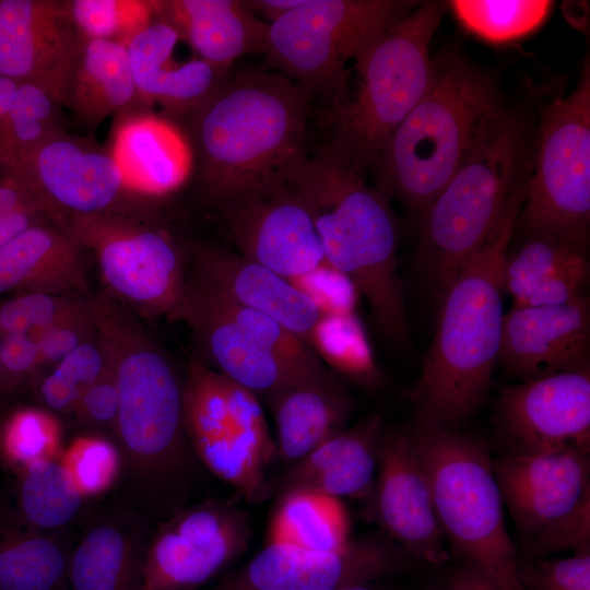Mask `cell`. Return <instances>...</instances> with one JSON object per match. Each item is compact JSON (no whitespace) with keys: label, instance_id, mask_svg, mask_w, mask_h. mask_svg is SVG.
<instances>
[{"label":"cell","instance_id":"obj_1","mask_svg":"<svg viewBox=\"0 0 590 590\" xmlns=\"http://www.w3.org/2000/svg\"><path fill=\"white\" fill-rule=\"evenodd\" d=\"M530 169L516 182L485 241L441 299L436 333L410 391L414 429L460 430L486 401L498 358L502 272L523 205Z\"/></svg>","mask_w":590,"mask_h":590},{"label":"cell","instance_id":"obj_2","mask_svg":"<svg viewBox=\"0 0 590 590\" xmlns=\"http://www.w3.org/2000/svg\"><path fill=\"white\" fill-rule=\"evenodd\" d=\"M311 99L280 72L228 76L191 115L199 178L221 210L281 177L306 154Z\"/></svg>","mask_w":590,"mask_h":590},{"label":"cell","instance_id":"obj_3","mask_svg":"<svg viewBox=\"0 0 590 590\" xmlns=\"http://www.w3.org/2000/svg\"><path fill=\"white\" fill-rule=\"evenodd\" d=\"M281 177L308 206L326 260L355 283L382 335L408 347L410 327L397 258L399 223L390 199L326 144L293 161Z\"/></svg>","mask_w":590,"mask_h":590},{"label":"cell","instance_id":"obj_4","mask_svg":"<svg viewBox=\"0 0 590 590\" xmlns=\"http://www.w3.org/2000/svg\"><path fill=\"white\" fill-rule=\"evenodd\" d=\"M508 111L489 80L461 59L437 66L428 92L385 143L378 189L421 217Z\"/></svg>","mask_w":590,"mask_h":590},{"label":"cell","instance_id":"obj_5","mask_svg":"<svg viewBox=\"0 0 590 590\" xmlns=\"http://www.w3.org/2000/svg\"><path fill=\"white\" fill-rule=\"evenodd\" d=\"M448 2L417 3L353 60L330 105L332 151L364 172L430 88L437 63L429 45Z\"/></svg>","mask_w":590,"mask_h":590},{"label":"cell","instance_id":"obj_6","mask_svg":"<svg viewBox=\"0 0 590 590\" xmlns=\"http://www.w3.org/2000/svg\"><path fill=\"white\" fill-rule=\"evenodd\" d=\"M428 481L446 540L499 590H523L517 547L486 444L461 430L408 434Z\"/></svg>","mask_w":590,"mask_h":590},{"label":"cell","instance_id":"obj_7","mask_svg":"<svg viewBox=\"0 0 590 590\" xmlns=\"http://www.w3.org/2000/svg\"><path fill=\"white\" fill-rule=\"evenodd\" d=\"M117 356L118 411L114 432L121 462L144 494L179 487L191 465L182 389L167 358L107 310Z\"/></svg>","mask_w":590,"mask_h":590},{"label":"cell","instance_id":"obj_8","mask_svg":"<svg viewBox=\"0 0 590 590\" xmlns=\"http://www.w3.org/2000/svg\"><path fill=\"white\" fill-rule=\"evenodd\" d=\"M528 163L524 123L507 113L421 217L420 266L439 298L488 237Z\"/></svg>","mask_w":590,"mask_h":590},{"label":"cell","instance_id":"obj_9","mask_svg":"<svg viewBox=\"0 0 590 590\" xmlns=\"http://www.w3.org/2000/svg\"><path fill=\"white\" fill-rule=\"evenodd\" d=\"M418 2L306 0L269 24L264 66L292 80L312 101L339 97L347 64Z\"/></svg>","mask_w":590,"mask_h":590},{"label":"cell","instance_id":"obj_10","mask_svg":"<svg viewBox=\"0 0 590 590\" xmlns=\"http://www.w3.org/2000/svg\"><path fill=\"white\" fill-rule=\"evenodd\" d=\"M589 451L508 452L493 461L522 552L540 558L590 550Z\"/></svg>","mask_w":590,"mask_h":590},{"label":"cell","instance_id":"obj_11","mask_svg":"<svg viewBox=\"0 0 590 590\" xmlns=\"http://www.w3.org/2000/svg\"><path fill=\"white\" fill-rule=\"evenodd\" d=\"M590 221V70L543 109L517 224L526 236L588 240Z\"/></svg>","mask_w":590,"mask_h":590},{"label":"cell","instance_id":"obj_12","mask_svg":"<svg viewBox=\"0 0 590 590\" xmlns=\"http://www.w3.org/2000/svg\"><path fill=\"white\" fill-rule=\"evenodd\" d=\"M98 263L105 283L142 311L184 320L190 283L182 251L164 229L106 212L57 221Z\"/></svg>","mask_w":590,"mask_h":590},{"label":"cell","instance_id":"obj_13","mask_svg":"<svg viewBox=\"0 0 590 590\" xmlns=\"http://www.w3.org/2000/svg\"><path fill=\"white\" fill-rule=\"evenodd\" d=\"M248 512L233 499H206L168 518L146 542L141 590H198L247 550Z\"/></svg>","mask_w":590,"mask_h":590},{"label":"cell","instance_id":"obj_14","mask_svg":"<svg viewBox=\"0 0 590 590\" xmlns=\"http://www.w3.org/2000/svg\"><path fill=\"white\" fill-rule=\"evenodd\" d=\"M412 562L381 531L351 538L333 552L267 542L248 563L208 590H340L379 582Z\"/></svg>","mask_w":590,"mask_h":590},{"label":"cell","instance_id":"obj_15","mask_svg":"<svg viewBox=\"0 0 590 590\" xmlns=\"http://www.w3.org/2000/svg\"><path fill=\"white\" fill-rule=\"evenodd\" d=\"M46 215L60 220L113 212L125 192L108 150L58 130L10 168Z\"/></svg>","mask_w":590,"mask_h":590},{"label":"cell","instance_id":"obj_16","mask_svg":"<svg viewBox=\"0 0 590 590\" xmlns=\"http://www.w3.org/2000/svg\"><path fill=\"white\" fill-rule=\"evenodd\" d=\"M237 252L287 280L326 260L314 217L282 177L222 209Z\"/></svg>","mask_w":590,"mask_h":590},{"label":"cell","instance_id":"obj_17","mask_svg":"<svg viewBox=\"0 0 590 590\" xmlns=\"http://www.w3.org/2000/svg\"><path fill=\"white\" fill-rule=\"evenodd\" d=\"M366 499L369 517L413 560L433 565L448 560L432 491L408 434L386 427Z\"/></svg>","mask_w":590,"mask_h":590},{"label":"cell","instance_id":"obj_18","mask_svg":"<svg viewBox=\"0 0 590 590\" xmlns=\"http://www.w3.org/2000/svg\"><path fill=\"white\" fill-rule=\"evenodd\" d=\"M496 416L510 452L590 450V367L504 388Z\"/></svg>","mask_w":590,"mask_h":590},{"label":"cell","instance_id":"obj_19","mask_svg":"<svg viewBox=\"0 0 590 590\" xmlns=\"http://www.w3.org/2000/svg\"><path fill=\"white\" fill-rule=\"evenodd\" d=\"M82 35L67 3L0 1V75L36 85L67 106Z\"/></svg>","mask_w":590,"mask_h":590},{"label":"cell","instance_id":"obj_20","mask_svg":"<svg viewBox=\"0 0 590 590\" xmlns=\"http://www.w3.org/2000/svg\"><path fill=\"white\" fill-rule=\"evenodd\" d=\"M589 295L555 307L504 314L497 362L522 381L589 368Z\"/></svg>","mask_w":590,"mask_h":590},{"label":"cell","instance_id":"obj_21","mask_svg":"<svg viewBox=\"0 0 590 590\" xmlns=\"http://www.w3.org/2000/svg\"><path fill=\"white\" fill-rule=\"evenodd\" d=\"M108 152L125 191L153 199L178 191L196 164L189 133L174 118L144 107L119 114Z\"/></svg>","mask_w":590,"mask_h":590},{"label":"cell","instance_id":"obj_22","mask_svg":"<svg viewBox=\"0 0 590 590\" xmlns=\"http://www.w3.org/2000/svg\"><path fill=\"white\" fill-rule=\"evenodd\" d=\"M382 415L373 414L331 436L270 480L269 498L314 493L341 499H366L378 470Z\"/></svg>","mask_w":590,"mask_h":590},{"label":"cell","instance_id":"obj_23","mask_svg":"<svg viewBox=\"0 0 590 590\" xmlns=\"http://www.w3.org/2000/svg\"><path fill=\"white\" fill-rule=\"evenodd\" d=\"M184 42L170 24L156 17L127 46L142 107L157 103L172 118L190 116L228 78L197 55L181 58Z\"/></svg>","mask_w":590,"mask_h":590},{"label":"cell","instance_id":"obj_24","mask_svg":"<svg viewBox=\"0 0 590 590\" xmlns=\"http://www.w3.org/2000/svg\"><path fill=\"white\" fill-rule=\"evenodd\" d=\"M184 320L194 330L215 370L256 394L309 381L241 329L198 278L190 283Z\"/></svg>","mask_w":590,"mask_h":590},{"label":"cell","instance_id":"obj_25","mask_svg":"<svg viewBox=\"0 0 590 590\" xmlns=\"http://www.w3.org/2000/svg\"><path fill=\"white\" fill-rule=\"evenodd\" d=\"M193 258L198 278L236 304L274 319L307 344L320 314L290 280L237 251L198 247Z\"/></svg>","mask_w":590,"mask_h":590},{"label":"cell","instance_id":"obj_26","mask_svg":"<svg viewBox=\"0 0 590 590\" xmlns=\"http://www.w3.org/2000/svg\"><path fill=\"white\" fill-rule=\"evenodd\" d=\"M156 12L223 78L238 58L266 51L269 25L248 0L156 1Z\"/></svg>","mask_w":590,"mask_h":590},{"label":"cell","instance_id":"obj_27","mask_svg":"<svg viewBox=\"0 0 590 590\" xmlns=\"http://www.w3.org/2000/svg\"><path fill=\"white\" fill-rule=\"evenodd\" d=\"M85 290L83 249L58 222L36 223L0 249V294Z\"/></svg>","mask_w":590,"mask_h":590},{"label":"cell","instance_id":"obj_28","mask_svg":"<svg viewBox=\"0 0 590 590\" xmlns=\"http://www.w3.org/2000/svg\"><path fill=\"white\" fill-rule=\"evenodd\" d=\"M276 428V456L292 464L344 429L354 409L346 387L332 374L266 394Z\"/></svg>","mask_w":590,"mask_h":590},{"label":"cell","instance_id":"obj_29","mask_svg":"<svg viewBox=\"0 0 590 590\" xmlns=\"http://www.w3.org/2000/svg\"><path fill=\"white\" fill-rule=\"evenodd\" d=\"M146 542L135 526L118 518L93 524L71 552L72 590H141Z\"/></svg>","mask_w":590,"mask_h":590},{"label":"cell","instance_id":"obj_30","mask_svg":"<svg viewBox=\"0 0 590 590\" xmlns=\"http://www.w3.org/2000/svg\"><path fill=\"white\" fill-rule=\"evenodd\" d=\"M138 92L127 47L82 36L71 75L67 106L88 127L132 108Z\"/></svg>","mask_w":590,"mask_h":590},{"label":"cell","instance_id":"obj_31","mask_svg":"<svg viewBox=\"0 0 590 590\" xmlns=\"http://www.w3.org/2000/svg\"><path fill=\"white\" fill-rule=\"evenodd\" d=\"M71 552L22 519L0 523V590H61Z\"/></svg>","mask_w":590,"mask_h":590},{"label":"cell","instance_id":"obj_32","mask_svg":"<svg viewBox=\"0 0 590 590\" xmlns=\"http://www.w3.org/2000/svg\"><path fill=\"white\" fill-rule=\"evenodd\" d=\"M350 533V517L341 499L314 493H294L275 502L267 541L333 552L349 543Z\"/></svg>","mask_w":590,"mask_h":590},{"label":"cell","instance_id":"obj_33","mask_svg":"<svg viewBox=\"0 0 590 590\" xmlns=\"http://www.w3.org/2000/svg\"><path fill=\"white\" fill-rule=\"evenodd\" d=\"M307 345L332 373L366 388L381 381L366 329L357 312L319 316Z\"/></svg>","mask_w":590,"mask_h":590},{"label":"cell","instance_id":"obj_34","mask_svg":"<svg viewBox=\"0 0 590 590\" xmlns=\"http://www.w3.org/2000/svg\"><path fill=\"white\" fill-rule=\"evenodd\" d=\"M83 500L58 458L17 472V517L34 528L49 531L67 524Z\"/></svg>","mask_w":590,"mask_h":590},{"label":"cell","instance_id":"obj_35","mask_svg":"<svg viewBox=\"0 0 590 590\" xmlns=\"http://www.w3.org/2000/svg\"><path fill=\"white\" fill-rule=\"evenodd\" d=\"M515 250L507 251L503 272L504 294L519 306L545 280L567 266L588 257V240L550 235L526 236Z\"/></svg>","mask_w":590,"mask_h":590},{"label":"cell","instance_id":"obj_36","mask_svg":"<svg viewBox=\"0 0 590 590\" xmlns=\"http://www.w3.org/2000/svg\"><path fill=\"white\" fill-rule=\"evenodd\" d=\"M448 3L468 32L492 44H506L531 34L546 20L553 4L545 0H455Z\"/></svg>","mask_w":590,"mask_h":590},{"label":"cell","instance_id":"obj_37","mask_svg":"<svg viewBox=\"0 0 590 590\" xmlns=\"http://www.w3.org/2000/svg\"><path fill=\"white\" fill-rule=\"evenodd\" d=\"M57 105L40 87L20 83L13 104L0 123V164L12 168L60 130Z\"/></svg>","mask_w":590,"mask_h":590},{"label":"cell","instance_id":"obj_38","mask_svg":"<svg viewBox=\"0 0 590 590\" xmlns=\"http://www.w3.org/2000/svg\"><path fill=\"white\" fill-rule=\"evenodd\" d=\"M61 425L51 413L24 406L11 412L0 427V457L16 472L59 458Z\"/></svg>","mask_w":590,"mask_h":590},{"label":"cell","instance_id":"obj_39","mask_svg":"<svg viewBox=\"0 0 590 590\" xmlns=\"http://www.w3.org/2000/svg\"><path fill=\"white\" fill-rule=\"evenodd\" d=\"M66 3L82 36L126 47L157 17L156 1L73 0Z\"/></svg>","mask_w":590,"mask_h":590},{"label":"cell","instance_id":"obj_40","mask_svg":"<svg viewBox=\"0 0 590 590\" xmlns=\"http://www.w3.org/2000/svg\"><path fill=\"white\" fill-rule=\"evenodd\" d=\"M106 358L105 343L96 337L69 353L39 385L44 403L57 411L74 412L85 389L97 378Z\"/></svg>","mask_w":590,"mask_h":590},{"label":"cell","instance_id":"obj_41","mask_svg":"<svg viewBox=\"0 0 590 590\" xmlns=\"http://www.w3.org/2000/svg\"><path fill=\"white\" fill-rule=\"evenodd\" d=\"M58 459L84 499L109 489L122 465L118 447L92 434L74 437Z\"/></svg>","mask_w":590,"mask_h":590},{"label":"cell","instance_id":"obj_42","mask_svg":"<svg viewBox=\"0 0 590 590\" xmlns=\"http://www.w3.org/2000/svg\"><path fill=\"white\" fill-rule=\"evenodd\" d=\"M87 302L67 295L20 293L0 304V337L37 335Z\"/></svg>","mask_w":590,"mask_h":590},{"label":"cell","instance_id":"obj_43","mask_svg":"<svg viewBox=\"0 0 590 590\" xmlns=\"http://www.w3.org/2000/svg\"><path fill=\"white\" fill-rule=\"evenodd\" d=\"M106 310L104 308L99 319L106 351L105 363L97 378L83 392L74 413L87 424L114 430L118 411L117 356Z\"/></svg>","mask_w":590,"mask_h":590},{"label":"cell","instance_id":"obj_44","mask_svg":"<svg viewBox=\"0 0 590 590\" xmlns=\"http://www.w3.org/2000/svg\"><path fill=\"white\" fill-rule=\"evenodd\" d=\"M321 316L350 315L357 311L362 298L355 283L327 260L307 273L290 279Z\"/></svg>","mask_w":590,"mask_h":590},{"label":"cell","instance_id":"obj_45","mask_svg":"<svg viewBox=\"0 0 590 590\" xmlns=\"http://www.w3.org/2000/svg\"><path fill=\"white\" fill-rule=\"evenodd\" d=\"M523 590H590V550L560 559H518Z\"/></svg>","mask_w":590,"mask_h":590},{"label":"cell","instance_id":"obj_46","mask_svg":"<svg viewBox=\"0 0 590 590\" xmlns=\"http://www.w3.org/2000/svg\"><path fill=\"white\" fill-rule=\"evenodd\" d=\"M103 308L87 303L80 310L63 317L37 335H31L39 346L40 368L54 366L76 347L96 337Z\"/></svg>","mask_w":590,"mask_h":590},{"label":"cell","instance_id":"obj_47","mask_svg":"<svg viewBox=\"0 0 590 590\" xmlns=\"http://www.w3.org/2000/svg\"><path fill=\"white\" fill-rule=\"evenodd\" d=\"M589 257L582 258L538 285L517 307H555L588 296Z\"/></svg>","mask_w":590,"mask_h":590},{"label":"cell","instance_id":"obj_48","mask_svg":"<svg viewBox=\"0 0 590 590\" xmlns=\"http://www.w3.org/2000/svg\"><path fill=\"white\" fill-rule=\"evenodd\" d=\"M40 369L39 346L27 333L0 337V388L11 392Z\"/></svg>","mask_w":590,"mask_h":590},{"label":"cell","instance_id":"obj_49","mask_svg":"<svg viewBox=\"0 0 590 590\" xmlns=\"http://www.w3.org/2000/svg\"><path fill=\"white\" fill-rule=\"evenodd\" d=\"M27 211L45 214L35 199L12 176L0 181V214Z\"/></svg>","mask_w":590,"mask_h":590},{"label":"cell","instance_id":"obj_50","mask_svg":"<svg viewBox=\"0 0 590 590\" xmlns=\"http://www.w3.org/2000/svg\"><path fill=\"white\" fill-rule=\"evenodd\" d=\"M42 215L27 211L0 214V249L28 227L42 222Z\"/></svg>","mask_w":590,"mask_h":590},{"label":"cell","instance_id":"obj_51","mask_svg":"<svg viewBox=\"0 0 590 590\" xmlns=\"http://www.w3.org/2000/svg\"><path fill=\"white\" fill-rule=\"evenodd\" d=\"M449 587L453 590H499L482 570L468 563L455 571Z\"/></svg>","mask_w":590,"mask_h":590},{"label":"cell","instance_id":"obj_52","mask_svg":"<svg viewBox=\"0 0 590 590\" xmlns=\"http://www.w3.org/2000/svg\"><path fill=\"white\" fill-rule=\"evenodd\" d=\"M250 8L268 25L290 11L304 4L306 0H248Z\"/></svg>","mask_w":590,"mask_h":590},{"label":"cell","instance_id":"obj_53","mask_svg":"<svg viewBox=\"0 0 590 590\" xmlns=\"http://www.w3.org/2000/svg\"><path fill=\"white\" fill-rule=\"evenodd\" d=\"M19 84L16 81L0 75V123L8 115L15 98Z\"/></svg>","mask_w":590,"mask_h":590},{"label":"cell","instance_id":"obj_54","mask_svg":"<svg viewBox=\"0 0 590 590\" xmlns=\"http://www.w3.org/2000/svg\"><path fill=\"white\" fill-rule=\"evenodd\" d=\"M340 590H386L384 587H381L378 582L373 583H365L354 587H349Z\"/></svg>","mask_w":590,"mask_h":590},{"label":"cell","instance_id":"obj_55","mask_svg":"<svg viewBox=\"0 0 590 590\" xmlns=\"http://www.w3.org/2000/svg\"><path fill=\"white\" fill-rule=\"evenodd\" d=\"M2 400H3V392L1 391V388H0V405L2 403Z\"/></svg>","mask_w":590,"mask_h":590},{"label":"cell","instance_id":"obj_56","mask_svg":"<svg viewBox=\"0 0 590 590\" xmlns=\"http://www.w3.org/2000/svg\"><path fill=\"white\" fill-rule=\"evenodd\" d=\"M439 590H453L451 587H448L446 589H439Z\"/></svg>","mask_w":590,"mask_h":590}]
</instances>
